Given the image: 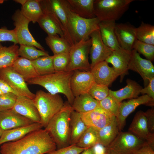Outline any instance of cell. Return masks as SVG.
Listing matches in <instances>:
<instances>
[{"instance_id":"6da1fadb","label":"cell","mask_w":154,"mask_h":154,"mask_svg":"<svg viewBox=\"0 0 154 154\" xmlns=\"http://www.w3.org/2000/svg\"><path fill=\"white\" fill-rule=\"evenodd\" d=\"M1 145V154H46L57 147L45 129L34 131L19 140Z\"/></svg>"},{"instance_id":"7a4b0ae2","label":"cell","mask_w":154,"mask_h":154,"mask_svg":"<svg viewBox=\"0 0 154 154\" xmlns=\"http://www.w3.org/2000/svg\"><path fill=\"white\" fill-rule=\"evenodd\" d=\"M73 110L68 102L64 103L45 128L58 149L70 145V120Z\"/></svg>"},{"instance_id":"3957f363","label":"cell","mask_w":154,"mask_h":154,"mask_svg":"<svg viewBox=\"0 0 154 154\" xmlns=\"http://www.w3.org/2000/svg\"><path fill=\"white\" fill-rule=\"evenodd\" d=\"M73 71H65L38 76L27 82L30 84L41 86L53 94H64L72 106L74 97L70 88V81Z\"/></svg>"},{"instance_id":"277c9868","label":"cell","mask_w":154,"mask_h":154,"mask_svg":"<svg viewBox=\"0 0 154 154\" xmlns=\"http://www.w3.org/2000/svg\"><path fill=\"white\" fill-rule=\"evenodd\" d=\"M66 14L75 44L90 38L91 34L99 30L100 21L96 17L85 19L72 11L67 0H60Z\"/></svg>"},{"instance_id":"5b68a950","label":"cell","mask_w":154,"mask_h":154,"mask_svg":"<svg viewBox=\"0 0 154 154\" xmlns=\"http://www.w3.org/2000/svg\"><path fill=\"white\" fill-rule=\"evenodd\" d=\"M33 100L40 117V123L45 128L64 104L58 94H53L41 90L37 92Z\"/></svg>"},{"instance_id":"8992f818","label":"cell","mask_w":154,"mask_h":154,"mask_svg":"<svg viewBox=\"0 0 154 154\" xmlns=\"http://www.w3.org/2000/svg\"><path fill=\"white\" fill-rule=\"evenodd\" d=\"M134 0H94V15L100 21H115L128 10Z\"/></svg>"},{"instance_id":"52a82bcc","label":"cell","mask_w":154,"mask_h":154,"mask_svg":"<svg viewBox=\"0 0 154 154\" xmlns=\"http://www.w3.org/2000/svg\"><path fill=\"white\" fill-rule=\"evenodd\" d=\"M91 43L90 38L86 40H81L71 47L69 52L70 62L66 71H90L88 55Z\"/></svg>"},{"instance_id":"ba28073f","label":"cell","mask_w":154,"mask_h":154,"mask_svg":"<svg viewBox=\"0 0 154 154\" xmlns=\"http://www.w3.org/2000/svg\"><path fill=\"white\" fill-rule=\"evenodd\" d=\"M145 141L130 132L120 131L107 149L112 154H132Z\"/></svg>"},{"instance_id":"9c48e42d","label":"cell","mask_w":154,"mask_h":154,"mask_svg":"<svg viewBox=\"0 0 154 154\" xmlns=\"http://www.w3.org/2000/svg\"><path fill=\"white\" fill-rule=\"evenodd\" d=\"M18 44L34 46L45 50L44 47L34 38L29 31L28 26L30 21L22 13L20 10H16L12 17Z\"/></svg>"},{"instance_id":"30bf717a","label":"cell","mask_w":154,"mask_h":154,"mask_svg":"<svg viewBox=\"0 0 154 154\" xmlns=\"http://www.w3.org/2000/svg\"><path fill=\"white\" fill-rule=\"evenodd\" d=\"M0 78L7 83L19 96L34 100L35 94L29 89L23 78L11 66L0 69Z\"/></svg>"},{"instance_id":"8fae6325","label":"cell","mask_w":154,"mask_h":154,"mask_svg":"<svg viewBox=\"0 0 154 154\" xmlns=\"http://www.w3.org/2000/svg\"><path fill=\"white\" fill-rule=\"evenodd\" d=\"M43 14L37 21L40 27L48 35L59 36L64 38L61 24L54 13L47 5L46 0H41Z\"/></svg>"},{"instance_id":"7c38bea8","label":"cell","mask_w":154,"mask_h":154,"mask_svg":"<svg viewBox=\"0 0 154 154\" xmlns=\"http://www.w3.org/2000/svg\"><path fill=\"white\" fill-rule=\"evenodd\" d=\"M141 105L153 107L154 100L147 95L145 94L120 102L118 114L116 117L119 131H121L125 126L126 119L128 116L137 107Z\"/></svg>"},{"instance_id":"4fadbf2b","label":"cell","mask_w":154,"mask_h":154,"mask_svg":"<svg viewBox=\"0 0 154 154\" xmlns=\"http://www.w3.org/2000/svg\"><path fill=\"white\" fill-rule=\"evenodd\" d=\"M92 43L90 53L91 69L97 64L105 61L113 50L107 46L103 42L99 30L94 31L90 35Z\"/></svg>"},{"instance_id":"5bb4252c","label":"cell","mask_w":154,"mask_h":154,"mask_svg":"<svg viewBox=\"0 0 154 154\" xmlns=\"http://www.w3.org/2000/svg\"><path fill=\"white\" fill-rule=\"evenodd\" d=\"M128 69L138 73L143 78L146 86L149 80L154 78V66L152 62L141 58L134 49L131 50Z\"/></svg>"},{"instance_id":"9a60e30c","label":"cell","mask_w":154,"mask_h":154,"mask_svg":"<svg viewBox=\"0 0 154 154\" xmlns=\"http://www.w3.org/2000/svg\"><path fill=\"white\" fill-rule=\"evenodd\" d=\"M129 132L146 141L154 148V134L149 131L145 113L142 111L135 114L129 129Z\"/></svg>"},{"instance_id":"2e32d148","label":"cell","mask_w":154,"mask_h":154,"mask_svg":"<svg viewBox=\"0 0 154 154\" xmlns=\"http://www.w3.org/2000/svg\"><path fill=\"white\" fill-rule=\"evenodd\" d=\"M94 83L90 71L76 70L73 71L70 81L72 92L75 97L88 92Z\"/></svg>"},{"instance_id":"e0dca14e","label":"cell","mask_w":154,"mask_h":154,"mask_svg":"<svg viewBox=\"0 0 154 154\" xmlns=\"http://www.w3.org/2000/svg\"><path fill=\"white\" fill-rule=\"evenodd\" d=\"M131 51L124 49L121 47L113 50L105 61L111 64L120 76L122 81L125 76L128 74V67L131 56Z\"/></svg>"},{"instance_id":"ac0fdd59","label":"cell","mask_w":154,"mask_h":154,"mask_svg":"<svg viewBox=\"0 0 154 154\" xmlns=\"http://www.w3.org/2000/svg\"><path fill=\"white\" fill-rule=\"evenodd\" d=\"M115 32L119 45L121 48L130 51L133 49L137 40L136 28L129 23H116Z\"/></svg>"},{"instance_id":"d6986e66","label":"cell","mask_w":154,"mask_h":154,"mask_svg":"<svg viewBox=\"0 0 154 154\" xmlns=\"http://www.w3.org/2000/svg\"><path fill=\"white\" fill-rule=\"evenodd\" d=\"M80 114L82 120L88 127L97 130L108 124L114 116L99 105L91 111Z\"/></svg>"},{"instance_id":"ffe728a7","label":"cell","mask_w":154,"mask_h":154,"mask_svg":"<svg viewBox=\"0 0 154 154\" xmlns=\"http://www.w3.org/2000/svg\"><path fill=\"white\" fill-rule=\"evenodd\" d=\"M94 82L108 86L119 76L113 67L105 61L95 65L90 71Z\"/></svg>"},{"instance_id":"44dd1931","label":"cell","mask_w":154,"mask_h":154,"mask_svg":"<svg viewBox=\"0 0 154 154\" xmlns=\"http://www.w3.org/2000/svg\"><path fill=\"white\" fill-rule=\"evenodd\" d=\"M12 109L34 123H40V117L33 100L23 96H17Z\"/></svg>"},{"instance_id":"7402d4cb","label":"cell","mask_w":154,"mask_h":154,"mask_svg":"<svg viewBox=\"0 0 154 154\" xmlns=\"http://www.w3.org/2000/svg\"><path fill=\"white\" fill-rule=\"evenodd\" d=\"M34 123L12 109L0 111V127L4 131L27 125Z\"/></svg>"},{"instance_id":"603a6c76","label":"cell","mask_w":154,"mask_h":154,"mask_svg":"<svg viewBox=\"0 0 154 154\" xmlns=\"http://www.w3.org/2000/svg\"><path fill=\"white\" fill-rule=\"evenodd\" d=\"M51 10L59 19L62 26L64 38L71 46L75 44L68 20L60 0H46Z\"/></svg>"},{"instance_id":"cb8c5ba5","label":"cell","mask_w":154,"mask_h":154,"mask_svg":"<svg viewBox=\"0 0 154 154\" xmlns=\"http://www.w3.org/2000/svg\"><path fill=\"white\" fill-rule=\"evenodd\" d=\"M40 123H34L31 124L5 130L0 137V145L9 142L19 140L28 134L41 129Z\"/></svg>"},{"instance_id":"d4e9b609","label":"cell","mask_w":154,"mask_h":154,"mask_svg":"<svg viewBox=\"0 0 154 154\" xmlns=\"http://www.w3.org/2000/svg\"><path fill=\"white\" fill-rule=\"evenodd\" d=\"M115 21H102L99 24V30L104 44L113 50L120 48L115 32Z\"/></svg>"},{"instance_id":"484cf974","label":"cell","mask_w":154,"mask_h":154,"mask_svg":"<svg viewBox=\"0 0 154 154\" xmlns=\"http://www.w3.org/2000/svg\"><path fill=\"white\" fill-rule=\"evenodd\" d=\"M126 82V86L121 89L116 91L109 90V95L119 103L125 99L137 98L143 88L137 82L131 79H127Z\"/></svg>"},{"instance_id":"4316f807","label":"cell","mask_w":154,"mask_h":154,"mask_svg":"<svg viewBox=\"0 0 154 154\" xmlns=\"http://www.w3.org/2000/svg\"><path fill=\"white\" fill-rule=\"evenodd\" d=\"M88 127L82 120L80 114L73 110L70 120V145H76Z\"/></svg>"},{"instance_id":"83f0119b","label":"cell","mask_w":154,"mask_h":154,"mask_svg":"<svg viewBox=\"0 0 154 154\" xmlns=\"http://www.w3.org/2000/svg\"><path fill=\"white\" fill-rule=\"evenodd\" d=\"M119 132L116 117L114 116L108 124L97 130L98 143L107 148L115 139Z\"/></svg>"},{"instance_id":"f1b7e54d","label":"cell","mask_w":154,"mask_h":154,"mask_svg":"<svg viewBox=\"0 0 154 154\" xmlns=\"http://www.w3.org/2000/svg\"><path fill=\"white\" fill-rule=\"evenodd\" d=\"M71 11L78 16L85 19L96 17L94 13V0H67Z\"/></svg>"},{"instance_id":"f546056e","label":"cell","mask_w":154,"mask_h":154,"mask_svg":"<svg viewBox=\"0 0 154 154\" xmlns=\"http://www.w3.org/2000/svg\"><path fill=\"white\" fill-rule=\"evenodd\" d=\"M99 104L98 101L86 93L74 97L71 106L73 110L82 114L94 110L99 106Z\"/></svg>"},{"instance_id":"4dcf8cb0","label":"cell","mask_w":154,"mask_h":154,"mask_svg":"<svg viewBox=\"0 0 154 154\" xmlns=\"http://www.w3.org/2000/svg\"><path fill=\"white\" fill-rule=\"evenodd\" d=\"M26 82L38 76L31 61L22 57H18L11 66Z\"/></svg>"},{"instance_id":"1f68e13d","label":"cell","mask_w":154,"mask_h":154,"mask_svg":"<svg viewBox=\"0 0 154 154\" xmlns=\"http://www.w3.org/2000/svg\"><path fill=\"white\" fill-rule=\"evenodd\" d=\"M40 1L27 0L20 10L23 15L33 23L37 22L43 14Z\"/></svg>"},{"instance_id":"d6a6232c","label":"cell","mask_w":154,"mask_h":154,"mask_svg":"<svg viewBox=\"0 0 154 154\" xmlns=\"http://www.w3.org/2000/svg\"><path fill=\"white\" fill-rule=\"evenodd\" d=\"M19 48L17 44L7 47L0 42V69L12 66L19 57Z\"/></svg>"},{"instance_id":"836d02e7","label":"cell","mask_w":154,"mask_h":154,"mask_svg":"<svg viewBox=\"0 0 154 154\" xmlns=\"http://www.w3.org/2000/svg\"><path fill=\"white\" fill-rule=\"evenodd\" d=\"M45 40L54 55L69 53L71 46L64 38L59 36L48 35Z\"/></svg>"},{"instance_id":"e575fe53","label":"cell","mask_w":154,"mask_h":154,"mask_svg":"<svg viewBox=\"0 0 154 154\" xmlns=\"http://www.w3.org/2000/svg\"><path fill=\"white\" fill-rule=\"evenodd\" d=\"M53 56L40 57L31 61L38 76L47 75L55 72L53 64Z\"/></svg>"},{"instance_id":"d590c367","label":"cell","mask_w":154,"mask_h":154,"mask_svg":"<svg viewBox=\"0 0 154 154\" xmlns=\"http://www.w3.org/2000/svg\"><path fill=\"white\" fill-rule=\"evenodd\" d=\"M137 39L154 45V26L142 22L136 28Z\"/></svg>"},{"instance_id":"8d00e7d4","label":"cell","mask_w":154,"mask_h":154,"mask_svg":"<svg viewBox=\"0 0 154 154\" xmlns=\"http://www.w3.org/2000/svg\"><path fill=\"white\" fill-rule=\"evenodd\" d=\"M96 129L89 127L82 135L76 145L85 149L92 147L98 143Z\"/></svg>"},{"instance_id":"74e56055","label":"cell","mask_w":154,"mask_h":154,"mask_svg":"<svg viewBox=\"0 0 154 154\" xmlns=\"http://www.w3.org/2000/svg\"><path fill=\"white\" fill-rule=\"evenodd\" d=\"M19 56L32 61L42 56L49 55L48 52L37 49L31 45H20L18 51Z\"/></svg>"},{"instance_id":"f35d334b","label":"cell","mask_w":154,"mask_h":154,"mask_svg":"<svg viewBox=\"0 0 154 154\" xmlns=\"http://www.w3.org/2000/svg\"><path fill=\"white\" fill-rule=\"evenodd\" d=\"M139 54H142L147 59L151 61L154 59V45L146 43L137 39L133 46Z\"/></svg>"},{"instance_id":"ab89813d","label":"cell","mask_w":154,"mask_h":154,"mask_svg":"<svg viewBox=\"0 0 154 154\" xmlns=\"http://www.w3.org/2000/svg\"><path fill=\"white\" fill-rule=\"evenodd\" d=\"M99 105L113 116H117L119 102L109 95L102 100L99 101Z\"/></svg>"},{"instance_id":"60d3db41","label":"cell","mask_w":154,"mask_h":154,"mask_svg":"<svg viewBox=\"0 0 154 154\" xmlns=\"http://www.w3.org/2000/svg\"><path fill=\"white\" fill-rule=\"evenodd\" d=\"M53 56V64L55 72L66 71L70 62L69 53Z\"/></svg>"},{"instance_id":"b9f144b4","label":"cell","mask_w":154,"mask_h":154,"mask_svg":"<svg viewBox=\"0 0 154 154\" xmlns=\"http://www.w3.org/2000/svg\"><path fill=\"white\" fill-rule=\"evenodd\" d=\"M109 90L108 86L94 82L88 93L94 98L100 101L109 95Z\"/></svg>"},{"instance_id":"7bdbcfd3","label":"cell","mask_w":154,"mask_h":154,"mask_svg":"<svg viewBox=\"0 0 154 154\" xmlns=\"http://www.w3.org/2000/svg\"><path fill=\"white\" fill-rule=\"evenodd\" d=\"M17 97L12 93L0 95V111L12 109Z\"/></svg>"},{"instance_id":"ee69618b","label":"cell","mask_w":154,"mask_h":154,"mask_svg":"<svg viewBox=\"0 0 154 154\" xmlns=\"http://www.w3.org/2000/svg\"><path fill=\"white\" fill-rule=\"evenodd\" d=\"M85 149L75 144L69 145L46 154H80Z\"/></svg>"},{"instance_id":"f6af8a7d","label":"cell","mask_w":154,"mask_h":154,"mask_svg":"<svg viewBox=\"0 0 154 154\" xmlns=\"http://www.w3.org/2000/svg\"><path fill=\"white\" fill-rule=\"evenodd\" d=\"M9 41L15 44H18L14 29L9 30L5 28H0V42Z\"/></svg>"},{"instance_id":"bcb514c9","label":"cell","mask_w":154,"mask_h":154,"mask_svg":"<svg viewBox=\"0 0 154 154\" xmlns=\"http://www.w3.org/2000/svg\"><path fill=\"white\" fill-rule=\"evenodd\" d=\"M148 127L150 132L154 134V109L153 107L145 112Z\"/></svg>"},{"instance_id":"7dc6e473","label":"cell","mask_w":154,"mask_h":154,"mask_svg":"<svg viewBox=\"0 0 154 154\" xmlns=\"http://www.w3.org/2000/svg\"><path fill=\"white\" fill-rule=\"evenodd\" d=\"M140 93L146 94L154 100V78L150 79L148 85L141 90Z\"/></svg>"},{"instance_id":"c3c4849f","label":"cell","mask_w":154,"mask_h":154,"mask_svg":"<svg viewBox=\"0 0 154 154\" xmlns=\"http://www.w3.org/2000/svg\"><path fill=\"white\" fill-rule=\"evenodd\" d=\"M154 149L145 141L142 146L132 154H154Z\"/></svg>"},{"instance_id":"681fc988","label":"cell","mask_w":154,"mask_h":154,"mask_svg":"<svg viewBox=\"0 0 154 154\" xmlns=\"http://www.w3.org/2000/svg\"><path fill=\"white\" fill-rule=\"evenodd\" d=\"M0 89L3 94L12 93L18 96L13 89L5 82L0 78Z\"/></svg>"},{"instance_id":"f907efd6","label":"cell","mask_w":154,"mask_h":154,"mask_svg":"<svg viewBox=\"0 0 154 154\" xmlns=\"http://www.w3.org/2000/svg\"><path fill=\"white\" fill-rule=\"evenodd\" d=\"M92 147L94 154H106L107 151V148L98 143Z\"/></svg>"},{"instance_id":"816d5d0a","label":"cell","mask_w":154,"mask_h":154,"mask_svg":"<svg viewBox=\"0 0 154 154\" xmlns=\"http://www.w3.org/2000/svg\"><path fill=\"white\" fill-rule=\"evenodd\" d=\"M81 154H94L92 147L85 149L81 153Z\"/></svg>"},{"instance_id":"f5cc1de1","label":"cell","mask_w":154,"mask_h":154,"mask_svg":"<svg viewBox=\"0 0 154 154\" xmlns=\"http://www.w3.org/2000/svg\"><path fill=\"white\" fill-rule=\"evenodd\" d=\"M15 2L21 4L22 6L23 5L27 2V0H15Z\"/></svg>"},{"instance_id":"db71d44e","label":"cell","mask_w":154,"mask_h":154,"mask_svg":"<svg viewBox=\"0 0 154 154\" xmlns=\"http://www.w3.org/2000/svg\"><path fill=\"white\" fill-rule=\"evenodd\" d=\"M4 131L0 127V137L1 136Z\"/></svg>"},{"instance_id":"11a10c76","label":"cell","mask_w":154,"mask_h":154,"mask_svg":"<svg viewBox=\"0 0 154 154\" xmlns=\"http://www.w3.org/2000/svg\"><path fill=\"white\" fill-rule=\"evenodd\" d=\"M106 154H112L110 152V151L109 150L107 149V151Z\"/></svg>"},{"instance_id":"9f6ffc18","label":"cell","mask_w":154,"mask_h":154,"mask_svg":"<svg viewBox=\"0 0 154 154\" xmlns=\"http://www.w3.org/2000/svg\"><path fill=\"white\" fill-rule=\"evenodd\" d=\"M4 1L3 0H0V4L3 3Z\"/></svg>"},{"instance_id":"6f0895ef","label":"cell","mask_w":154,"mask_h":154,"mask_svg":"<svg viewBox=\"0 0 154 154\" xmlns=\"http://www.w3.org/2000/svg\"><path fill=\"white\" fill-rule=\"evenodd\" d=\"M2 94H3V93H2V92L1 90L0 89V95H1Z\"/></svg>"},{"instance_id":"680465c9","label":"cell","mask_w":154,"mask_h":154,"mask_svg":"<svg viewBox=\"0 0 154 154\" xmlns=\"http://www.w3.org/2000/svg\"></svg>"}]
</instances>
